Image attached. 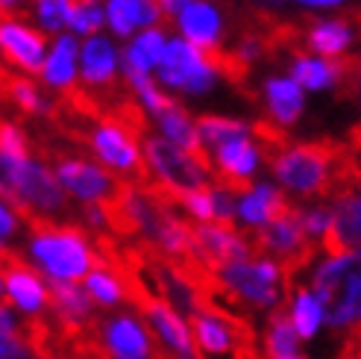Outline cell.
Here are the masks:
<instances>
[{
  "mask_svg": "<svg viewBox=\"0 0 361 359\" xmlns=\"http://www.w3.org/2000/svg\"><path fill=\"white\" fill-rule=\"evenodd\" d=\"M309 289L326 310L329 330H361V250L326 254L312 268Z\"/></svg>",
  "mask_w": 361,
  "mask_h": 359,
  "instance_id": "1",
  "label": "cell"
},
{
  "mask_svg": "<svg viewBox=\"0 0 361 359\" xmlns=\"http://www.w3.org/2000/svg\"><path fill=\"white\" fill-rule=\"evenodd\" d=\"M30 259L50 283H80L97 268L94 245L71 224L30 221Z\"/></svg>",
  "mask_w": 361,
  "mask_h": 359,
  "instance_id": "2",
  "label": "cell"
},
{
  "mask_svg": "<svg viewBox=\"0 0 361 359\" xmlns=\"http://www.w3.org/2000/svg\"><path fill=\"white\" fill-rule=\"evenodd\" d=\"M221 292L232 295L252 310H274L288 295V274L285 268L270 257H252L244 262H229L214 268L209 274Z\"/></svg>",
  "mask_w": 361,
  "mask_h": 359,
  "instance_id": "3",
  "label": "cell"
},
{
  "mask_svg": "<svg viewBox=\"0 0 361 359\" xmlns=\"http://www.w3.org/2000/svg\"><path fill=\"white\" fill-rule=\"evenodd\" d=\"M141 153L144 163H147L150 174L159 186H165L173 197L185 194V192H197L206 189L209 183L218 180L212 165H203L197 156L185 153L183 148H176L173 141L147 133L141 139Z\"/></svg>",
  "mask_w": 361,
  "mask_h": 359,
  "instance_id": "4",
  "label": "cell"
},
{
  "mask_svg": "<svg viewBox=\"0 0 361 359\" xmlns=\"http://www.w3.org/2000/svg\"><path fill=\"white\" fill-rule=\"evenodd\" d=\"M77 141L88 145L103 165H109L112 171L126 174L133 183H138V186L153 183V174H150L147 163H144V153L138 151V139L126 130L123 124H118L115 118L103 115Z\"/></svg>",
  "mask_w": 361,
  "mask_h": 359,
  "instance_id": "5",
  "label": "cell"
},
{
  "mask_svg": "<svg viewBox=\"0 0 361 359\" xmlns=\"http://www.w3.org/2000/svg\"><path fill=\"white\" fill-rule=\"evenodd\" d=\"M250 242L252 247L259 250L262 257L276 259L285 274L291 277L297 268L309 265L314 257V242L305 236V227H302V206H288L276 221H270L267 227L250 233Z\"/></svg>",
  "mask_w": 361,
  "mask_h": 359,
  "instance_id": "6",
  "label": "cell"
},
{
  "mask_svg": "<svg viewBox=\"0 0 361 359\" xmlns=\"http://www.w3.org/2000/svg\"><path fill=\"white\" fill-rule=\"evenodd\" d=\"M12 183L21 201V215L27 221H53L68 215V192L56 180V174H50L42 163L27 159V163H9Z\"/></svg>",
  "mask_w": 361,
  "mask_h": 359,
  "instance_id": "7",
  "label": "cell"
},
{
  "mask_svg": "<svg viewBox=\"0 0 361 359\" xmlns=\"http://www.w3.org/2000/svg\"><path fill=\"white\" fill-rule=\"evenodd\" d=\"M42 151L53 159V168H56V180L62 183V189L68 194H74L77 201H82L85 206H106L121 197L123 183L115 180L106 168L80 156H68L62 151H50V148H42Z\"/></svg>",
  "mask_w": 361,
  "mask_h": 359,
  "instance_id": "8",
  "label": "cell"
},
{
  "mask_svg": "<svg viewBox=\"0 0 361 359\" xmlns=\"http://www.w3.org/2000/svg\"><path fill=\"white\" fill-rule=\"evenodd\" d=\"M133 298L138 303L141 315L147 318L150 333L165 345V351H171L176 359H203V353L197 351L194 333H191V324H188L185 315H179L168 300H161L159 295L147 292L135 280H133Z\"/></svg>",
  "mask_w": 361,
  "mask_h": 359,
  "instance_id": "9",
  "label": "cell"
},
{
  "mask_svg": "<svg viewBox=\"0 0 361 359\" xmlns=\"http://www.w3.org/2000/svg\"><path fill=\"white\" fill-rule=\"evenodd\" d=\"M218 71L212 68L203 50H197L185 39H171L165 47V57L159 65V80L171 88H183L188 95H203L214 86Z\"/></svg>",
  "mask_w": 361,
  "mask_h": 359,
  "instance_id": "10",
  "label": "cell"
},
{
  "mask_svg": "<svg viewBox=\"0 0 361 359\" xmlns=\"http://www.w3.org/2000/svg\"><path fill=\"white\" fill-rule=\"evenodd\" d=\"M194 247H197V262H200L209 274L221 265L252 259V254H256L252 242L247 236H241L235 227H226V224H197Z\"/></svg>",
  "mask_w": 361,
  "mask_h": 359,
  "instance_id": "11",
  "label": "cell"
},
{
  "mask_svg": "<svg viewBox=\"0 0 361 359\" xmlns=\"http://www.w3.org/2000/svg\"><path fill=\"white\" fill-rule=\"evenodd\" d=\"M97 336L109 359H153V333L133 312L109 315L100 324Z\"/></svg>",
  "mask_w": 361,
  "mask_h": 359,
  "instance_id": "12",
  "label": "cell"
},
{
  "mask_svg": "<svg viewBox=\"0 0 361 359\" xmlns=\"http://www.w3.org/2000/svg\"><path fill=\"white\" fill-rule=\"evenodd\" d=\"M4 283H6V298L9 307L24 312V315H42L50 303V286L47 280L35 271L32 265L21 262L15 254L9 259H4Z\"/></svg>",
  "mask_w": 361,
  "mask_h": 359,
  "instance_id": "13",
  "label": "cell"
},
{
  "mask_svg": "<svg viewBox=\"0 0 361 359\" xmlns=\"http://www.w3.org/2000/svg\"><path fill=\"white\" fill-rule=\"evenodd\" d=\"M44 35L21 24L15 15H0V50L6 53V59L18 65L27 74H44Z\"/></svg>",
  "mask_w": 361,
  "mask_h": 359,
  "instance_id": "14",
  "label": "cell"
},
{
  "mask_svg": "<svg viewBox=\"0 0 361 359\" xmlns=\"http://www.w3.org/2000/svg\"><path fill=\"white\" fill-rule=\"evenodd\" d=\"M191 324V333H194V342H197V351L203 356H212V359H224L235 351L238 339H235V327L232 321L218 310V307H206L200 312H194L188 318Z\"/></svg>",
  "mask_w": 361,
  "mask_h": 359,
  "instance_id": "15",
  "label": "cell"
},
{
  "mask_svg": "<svg viewBox=\"0 0 361 359\" xmlns=\"http://www.w3.org/2000/svg\"><path fill=\"white\" fill-rule=\"evenodd\" d=\"M353 21H355V9H350L341 18H329V21L309 18V24H305V47L326 59L341 57V53H347L353 39L361 33V18H358V24H353Z\"/></svg>",
  "mask_w": 361,
  "mask_h": 359,
  "instance_id": "16",
  "label": "cell"
},
{
  "mask_svg": "<svg viewBox=\"0 0 361 359\" xmlns=\"http://www.w3.org/2000/svg\"><path fill=\"white\" fill-rule=\"evenodd\" d=\"M353 62H355V57H341V59L300 57V59H294L291 80L300 88H309V92H323V88H341V92H344L353 77Z\"/></svg>",
  "mask_w": 361,
  "mask_h": 359,
  "instance_id": "17",
  "label": "cell"
},
{
  "mask_svg": "<svg viewBox=\"0 0 361 359\" xmlns=\"http://www.w3.org/2000/svg\"><path fill=\"white\" fill-rule=\"evenodd\" d=\"M288 206L291 204H288L282 189L270 186V183H259L238 197V224L256 233V230L267 227L270 221H276Z\"/></svg>",
  "mask_w": 361,
  "mask_h": 359,
  "instance_id": "18",
  "label": "cell"
},
{
  "mask_svg": "<svg viewBox=\"0 0 361 359\" xmlns=\"http://www.w3.org/2000/svg\"><path fill=\"white\" fill-rule=\"evenodd\" d=\"M335 224L329 230L323 250L326 254H344V250H361V192L344 194L332 204Z\"/></svg>",
  "mask_w": 361,
  "mask_h": 359,
  "instance_id": "19",
  "label": "cell"
},
{
  "mask_svg": "<svg viewBox=\"0 0 361 359\" xmlns=\"http://www.w3.org/2000/svg\"><path fill=\"white\" fill-rule=\"evenodd\" d=\"M221 27H224L221 12L212 4H206V0H197V4H191L183 15H179V30H183L185 42H191L197 50H203V53L218 50Z\"/></svg>",
  "mask_w": 361,
  "mask_h": 359,
  "instance_id": "20",
  "label": "cell"
},
{
  "mask_svg": "<svg viewBox=\"0 0 361 359\" xmlns=\"http://www.w3.org/2000/svg\"><path fill=\"white\" fill-rule=\"evenodd\" d=\"M264 100H267V112L270 121L279 124V127H288L302 115V88L291 80V77H267L264 80Z\"/></svg>",
  "mask_w": 361,
  "mask_h": 359,
  "instance_id": "21",
  "label": "cell"
},
{
  "mask_svg": "<svg viewBox=\"0 0 361 359\" xmlns=\"http://www.w3.org/2000/svg\"><path fill=\"white\" fill-rule=\"evenodd\" d=\"M118 57L115 47L103 39V35H92L82 45V80L92 88H115V74H118Z\"/></svg>",
  "mask_w": 361,
  "mask_h": 359,
  "instance_id": "22",
  "label": "cell"
},
{
  "mask_svg": "<svg viewBox=\"0 0 361 359\" xmlns=\"http://www.w3.org/2000/svg\"><path fill=\"white\" fill-rule=\"evenodd\" d=\"M159 127L165 130V139L168 141H173L176 148H183L185 153H191V156H197L203 165H212V153L203 148V141H200V133H197V127H194V121H191V115L183 110L179 103H173L171 110L159 118ZM214 168V165H212Z\"/></svg>",
  "mask_w": 361,
  "mask_h": 359,
  "instance_id": "23",
  "label": "cell"
},
{
  "mask_svg": "<svg viewBox=\"0 0 361 359\" xmlns=\"http://www.w3.org/2000/svg\"><path fill=\"white\" fill-rule=\"evenodd\" d=\"M288 318H291V324H294V330L300 336V342H312V339H317L320 330L326 327V310H323L320 298L309 289V286H302V289L294 292Z\"/></svg>",
  "mask_w": 361,
  "mask_h": 359,
  "instance_id": "24",
  "label": "cell"
},
{
  "mask_svg": "<svg viewBox=\"0 0 361 359\" xmlns=\"http://www.w3.org/2000/svg\"><path fill=\"white\" fill-rule=\"evenodd\" d=\"M50 300H53L56 315L68 327H82L94 310L92 298L85 295L80 283H50Z\"/></svg>",
  "mask_w": 361,
  "mask_h": 359,
  "instance_id": "25",
  "label": "cell"
},
{
  "mask_svg": "<svg viewBox=\"0 0 361 359\" xmlns=\"http://www.w3.org/2000/svg\"><path fill=\"white\" fill-rule=\"evenodd\" d=\"M77 39L74 35H59L56 39V47L47 57L44 62V83L53 86V88H74V80H77Z\"/></svg>",
  "mask_w": 361,
  "mask_h": 359,
  "instance_id": "26",
  "label": "cell"
},
{
  "mask_svg": "<svg viewBox=\"0 0 361 359\" xmlns=\"http://www.w3.org/2000/svg\"><path fill=\"white\" fill-rule=\"evenodd\" d=\"M165 47H168V39L161 30H144L138 39L126 47L123 53V68L130 71H141V74H150L153 65H161V57H165Z\"/></svg>",
  "mask_w": 361,
  "mask_h": 359,
  "instance_id": "27",
  "label": "cell"
},
{
  "mask_svg": "<svg viewBox=\"0 0 361 359\" xmlns=\"http://www.w3.org/2000/svg\"><path fill=\"white\" fill-rule=\"evenodd\" d=\"M82 289H85L88 298H92V303H97V307H118L121 300L130 298L126 283L112 271L109 265H103V262L82 280Z\"/></svg>",
  "mask_w": 361,
  "mask_h": 359,
  "instance_id": "28",
  "label": "cell"
},
{
  "mask_svg": "<svg viewBox=\"0 0 361 359\" xmlns=\"http://www.w3.org/2000/svg\"><path fill=\"white\" fill-rule=\"evenodd\" d=\"M197 133H200L203 148L218 151L229 141H238L250 136V124L238 121V118H224V115H200L197 118Z\"/></svg>",
  "mask_w": 361,
  "mask_h": 359,
  "instance_id": "29",
  "label": "cell"
},
{
  "mask_svg": "<svg viewBox=\"0 0 361 359\" xmlns=\"http://www.w3.org/2000/svg\"><path fill=\"white\" fill-rule=\"evenodd\" d=\"M4 98H9L24 115H50L53 118V110H56V106L42 98V88L30 77H21V74H9Z\"/></svg>",
  "mask_w": 361,
  "mask_h": 359,
  "instance_id": "30",
  "label": "cell"
},
{
  "mask_svg": "<svg viewBox=\"0 0 361 359\" xmlns=\"http://www.w3.org/2000/svg\"><path fill=\"white\" fill-rule=\"evenodd\" d=\"M123 77L130 80V86L138 92V98H141V103L147 106V112L150 115H156V118H161L165 115L171 106L176 103L173 98H168V95H161L159 88H156V83L150 80V74H141V71H130V68H123Z\"/></svg>",
  "mask_w": 361,
  "mask_h": 359,
  "instance_id": "31",
  "label": "cell"
},
{
  "mask_svg": "<svg viewBox=\"0 0 361 359\" xmlns=\"http://www.w3.org/2000/svg\"><path fill=\"white\" fill-rule=\"evenodd\" d=\"M0 156L9 163H27L30 159V141L18 124L0 118Z\"/></svg>",
  "mask_w": 361,
  "mask_h": 359,
  "instance_id": "32",
  "label": "cell"
},
{
  "mask_svg": "<svg viewBox=\"0 0 361 359\" xmlns=\"http://www.w3.org/2000/svg\"><path fill=\"white\" fill-rule=\"evenodd\" d=\"M176 206H183L188 212V218H194L197 224H214V201H212V186L197 189V192H185L173 197Z\"/></svg>",
  "mask_w": 361,
  "mask_h": 359,
  "instance_id": "33",
  "label": "cell"
},
{
  "mask_svg": "<svg viewBox=\"0 0 361 359\" xmlns=\"http://www.w3.org/2000/svg\"><path fill=\"white\" fill-rule=\"evenodd\" d=\"M335 224V209L332 206H302V227H305V236H309L312 242H317L323 247V242H326L329 230Z\"/></svg>",
  "mask_w": 361,
  "mask_h": 359,
  "instance_id": "34",
  "label": "cell"
},
{
  "mask_svg": "<svg viewBox=\"0 0 361 359\" xmlns=\"http://www.w3.org/2000/svg\"><path fill=\"white\" fill-rule=\"evenodd\" d=\"M106 18H109L115 35L126 39V35L138 27V0H109Z\"/></svg>",
  "mask_w": 361,
  "mask_h": 359,
  "instance_id": "35",
  "label": "cell"
},
{
  "mask_svg": "<svg viewBox=\"0 0 361 359\" xmlns=\"http://www.w3.org/2000/svg\"><path fill=\"white\" fill-rule=\"evenodd\" d=\"M35 12H39L44 30H62L71 27V12H74V0H35Z\"/></svg>",
  "mask_w": 361,
  "mask_h": 359,
  "instance_id": "36",
  "label": "cell"
},
{
  "mask_svg": "<svg viewBox=\"0 0 361 359\" xmlns=\"http://www.w3.org/2000/svg\"><path fill=\"white\" fill-rule=\"evenodd\" d=\"M0 356L4 359H32V348L21 333H6L0 330Z\"/></svg>",
  "mask_w": 361,
  "mask_h": 359,
  "instance_id": "37",
  "label": "cell"
},
{
  "mask_svg": "<svg viewBox=\"0 0 361 359\" xmlns=\"http://www.w3.org/2000/svg\"><path fill=\"white\" fill-rule=\"evenodd\" d=\"M0 197L21 215V201H18V192H15V183H12V171H9V159L0 156Z\"/></svg>",
  "mask_w": 361,
  "mask_h": 359,
  "instance_id": "38",
  "label": "cell"
},
{
  "mask_svg": "<svg viewBox=\"0 0 361 359\" xmlns=\"http://www.w3.org/2000/svg\"><path fill=\"white\" fill-rule=\"evenodd\" d=\"M15 233H18V212L9 204L0 201V245L9 242Z\"/></svg>",
  "mask_w": 361,
  "mask_h": 359,
  "instance_id": "39",
  "label": "cell"
},
{
  "mask_svg": "<svg viewBox=\"0 0 361 359\" xmlns=\"http://www.w3.org/2000/svg\"><path fill=\"white\" fill-rule=\"evenodd\" d=\"M191 4H197V0H159L161 12L171 15V18H179V15H183V12H185Z\"/></svg>",
  "mask_w": 361,
  "mask_h": 359,
  "instance_id": "40",
  "label": "cell"
},
{
  "mask_svg": "<svg viewBox=\"0 0 361 359\" xmlns=\"http://www.w3.org/2000/svg\"><path fill=\"white\" fill-rule=\"evenodd\" d=\"M294 4H302V6H341L344 0H294Z\"/></svg>",
  "mask_w": 361,
  "mask_h": 359,
  "instance_id": "41",
  "label": "cell"
},
{
  "mask_svg": "<svg viewBox=\"0 0 361 359\" xmlns=\"http://www.w3.org/2000/svg\"><path fill=\"white\" fill-rule=\"evenodd\" d=\"M21 0H0V15H9V9H15Z\"/></svg>",
  "mask_w": 361,
  "mask_h": 359,
  "instance_id": "42",
  "label": "cell"
},
{
  "mask_svg": "<svg viewBox=\"0 0 361 359\" xmlns=\"http://www.w3.org/2000/svg\"><path fill=\"white\" fill-rule=\"evenodd\" d=\"M279 359H305V356H302V351H297V353H288V356H279Z\"/></svg>",
  "mask_w": 361,
  "mask_h": 359,
  "instance_id": "43",
  "label": "cell"
},
{
  "mask_svg": "<svg viewBox=\"0 0 361 359\" xmlns=\"http://www.w3.org/2000/svg\"><path fill=\"white\" fill-rule=\"evenodd\" d=\"M355 98H358V103H361V86H358V88H355Z\"/></svg>",
  "mask_w": 361,
  "mask_h": 359,
  "instance_id": "44",
  "label": "cell"
},
{
  "mask_svg": "<svg viewBox=\"0 0 361 359\" xmlns=\"http://www.w3.org/2000/svg\"><path fill=\"white\" fill-rule=\"evenodd\" d=\"M0 359H4V356H0Z\"/></svg>",
  "mask_w": 361,
  "mask_h": 359,
  "instance_id": "45",
  "label": "cell"
}]
</instances>
